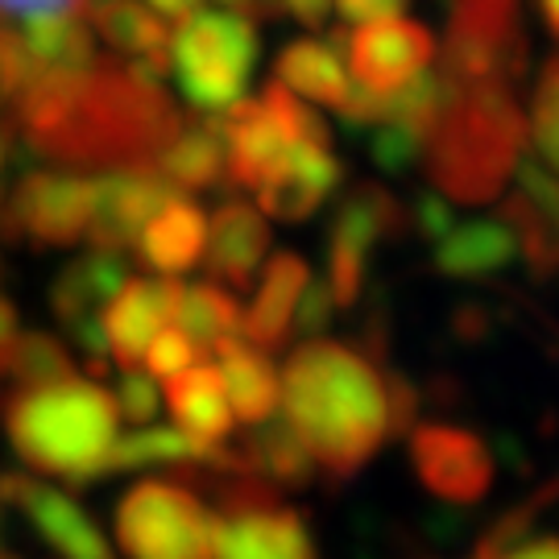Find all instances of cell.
<instances>
[{
  "mask_svg": "<svg viewBox=\"0 0 559 559\" xmlns=\"http://www.w3.org/2000/svg\"><path fill=\"white\" fill-rule=\"evenodd\" d=\"M240 460H245V473H253L261 480H278V485H307L311 480V456L286 423H258Z\"/></svg>",
  "mask_w": 559,
  "mask_h": 559,
  "instance_id": "obj_31",
  "label": "cell"
},
{
  "mask_svg": "<svg viewBox=\"0 0 559 559\" xmlns=\"http://www.w3.org/2000/svg\"><path fill=\"white\" fill-rule=\"evenodd\" d=\"M170 323L195 348H216L224 336H240L237 299L228 290H221V286H212V282L179 286L175 290V307H170Z\"/></svg>",
  "mask_w": 559,
  "mask_h": 559,
  "instance_id": "obj_30",
  "label": "cell"
},
{
  "mask_svg": "<svg viewBox=\"0 0 559 559\" xmlns=\"http://www.w3.org/2000/svg\"><path fill=\"white\" fill-rule=\"evenodd\" d=\"M526 71L522 0H456L440 75L452 83H514Z\"/></svg>",
  "mask_w": 559,
  "mask_h": 559,
  "instance_id": "obj_8",
  "label": "cell"
},
{
  "mask_svg": "<svg viewBox=\"0 0 559 559\" xmlns=\"http://www.w3.org/2000/svg\"><path fill=\"white\" fill-rule=\"evenodd\" d=\"M4 108L25 154L80 170L150 166L182 129L162 75L104 55L75 75L25 83Z\"/></svg>",
  "mask_w": 559,
  "mask_h": 559,
  "instance_id": "obj_1",
  "label": "cell"
},
{
  "mask_svg": "<svg viewBox=\"0 0 559 559\" xmlns=\"http://www.w3.org/2000/svg\"><path fill=\"white\" fill-rule=\"evenodd\" d=\"M369 158L378 162V170L402 175V170H411L423 158V141L411 129L394 124V120H381L378 133L369 138Z\"/></svg>",
  "mask_w": 559,
  "mask_h": 559,
  "instance_id": "obj_33",
  "label": "cell"
},
{
  "mask_svg": "<svg viewBox=\"0 0 559 559\" xmlns=\"http://www.w3.org/2000/svg\"><path fill=\"white\" fill-rule=\"evenodd\" d=\"M96 179L75 170H25L0 203L4 237L34 249H67L87 233Z\"/></svg>",
  "mask_w": 559,
  "mask_h": 559,
  "instance_id": "obj_10",
  "label": "cell"
},
{
  "mask_svg": "<svg viewBox=\"0 0 559 559\" xmlns=\"http://www.w3.org/2000/svg\"><path fill=\"white\" fill-rule=\"evenodd\" d=\"M166 50H170V71L179 80L182 96L203 112H224L245 96L261 38L253 21L240 13L191 9L170 29Z\"/></svg>",
  "mask_w": 559,
  "mask_h": 559,
  "instance_id": "obj_5",
  "label": "cell"
},
{
  "mask_svg": "<svg viewBox=\"0 0 559 559\" xmlns=\"http://www.w3.org/2000/svg\"><path fill=\"white\" fill-rule=\"evenodd\" d=\"M501 559H559V539H531L522 547H510Z\"/></svg>",
  "mask_w": 559,
  "mask_h": 559,
  "instance_id": "obj_42",
  "label": "cell"
},
{
  "mask_svg": "<svg viewBox=\"0 0 559 559\" xmlns=\"http://www.w3.org/2000/svg\"><path fill=\"white\" fill-rule=\"evenodd\" d=\"M332 295H328V286H302L299 295V307H295V323H290V332H299V336H320L328 316H332Z\"/></svg>",
  "mask_w": 559,
  "mask_h": 559,
  "instance_id": "obj_37",
  "label": "cell"
},
{
  "mask_svg": "<svg viewBox=\"0 0 559 559\" xmlns=\"http://www.w3.org/2000/svg\"><path fill=\"white\" fill-rule=\"evenodd\" d=\"M216 357H221V381L228 406H233V419H240L245 427H258V423L274 419V406H278V373L270 357L253 348L245 336H224L216 344Z\"/></svg>",
  "mask_w": 559,
  "mask_h": 559,
  "instance_id": "obj_23",
  "label": "cell"
},
{
  "mask_svg": "<svg viewBox=\"0 0 559 559\" xmlns=\"http://www.w3.org/2000/svg\"><path fill=\"white\" fill-rule=\"evenodd\" d=\"M83 21L100 34L120 59L141 62L150 67L154 75H166L170 71V29L162 25V17L150 9V4H138V0H100L92 4Z\"/></svg>",
  "mask_w": 559,
  "mask_h": 559,
  "instance_id": "obj_22",
  "label": "cell"
},
{
  "mask_svg": "<svg viewBox=\"0 0 559 559\" xmlns=\"http://www.w3.org/2000/svg\"><path fill=\"white\" fill-rule=\"evenodd\" d=\"M13 332H17V307L0 295V344L13 336Z\"/></svg>",
  "mask_w": 559,
  "mask_h": 559,
  "instance_id": "obj_45",
  "label": "cell"
},
{
  "mask_svg": "<svg viewBox=\"0 0 559 559\" xmlns=\"http://www.w3.org/2000/svg\"><path fill=\"white\" fill-rule=\"evenodd\" d=\"M203 240H207V221H203L200 203L166 200L141 228L138 253L150 270H158L162 278H175L182 270H191L203 258Z\"/></svg>",
  "mask_w": 559,
  "mask_h": 559,
  "instance_id": "obj_25",
  "label": "cell"
},
{
  "mask_svg": "<svg viewBox=\"0 0 559 559\" xmlns=\"http://www.w3.org/2000/svg\"><path fill=\"white\" fill-rule=\"evenodd\" d=\"M175 290H179L175 278H124V286L108 299L100 328L108 340V357L120 369H138L145 344L170 323Z\"/></svg>",
  "mask_w": 559,
  "mask_h": 559,
  "instance_id": "obj_17",
  "label": "cell"
},
{
  "mask_svg": "<svg viewBox=\"0 0 559 559\" xmlns=\"http://www.w3.org/2000/svg\"><path fill=\"white\" fill-rule=\"evenodd\" d=\"M216 559H316V547L299 514L278 506L265 480L237 473L221 493Z\"/></svg>",
  "mask_w": 559,
  "mask_h": 559,
  "instance_id": "obj_9",
  "label": "cell"
},
{
  "mask_svg": "<svg viewBox=\"0 0 559 559\" xmlns=\"http://www.w3.org/2000/svg\"><path fill=\"white\" fill-rule=\"evenodd\" d=\"M535 141L559 170V59L543 71L539 92H535Z\"/></svg>",
  "mask_w": 559,
  "mask_h": 559,
  "instance_id": "obj_35",
  "label": "cell"
},
{
  "mask_svg": "<svg viewBox=\"0 0 559 559\" xmlns=\"http://www.w3.org/2000/svg\"><path fill=\"white\" fill-rule=\"evenodd\" d=\"M519 258L514 233L501 221H452L436 237V265L448 278H489Z\"/></svg>",
  "mask_w": 559,
  "mask_h": 559,
  "instance_id": "obj_26",
  "label": "cell"
},
{
  "mask_svg": "<svg viewBox=\"0 0 559 559\" xmlns=\"http://www.w3.org/2000/svg\"><path fill=\"white\" fill-rule=\"evenodd\" d=\"M166 402L170 415L179 423V431H187L200 443H224L233 431V406L224 394L221 369L195 360L191 369H182L175 378H166Z\"/></svg>",
  "mask_w": 559,
  "mask_h": 559,
  "instance_id": "obj_24",
  "label": "cell"
},
{
  "mask_svg": "<svg viewBox=\"0 0 559 559\" xmlns=\"http://www.w3.org/2000/svg\"><path fill=\"white\" fill-rule=\"evenodd\" d=\"M0 162H4V129H0Z\"/></svg>",
  "mask_w": 559,
  "mask_h": 559,
  "instance_id": "obj_48",
  "label": "cell"
},
{
  "mask_svg": "<svg viewBox=\"0 0 559 559\" xmlns=\"http://www.w3.org/2000/svg\"><path fill=\"white\" fill-rule=\"evenodd\" d=\"M216 4H228V13H240V17H274L278 13V0H216Z\"/></svg>",
  "mask_w": 559,
  "mask_h": 559,
  "instance_id": "obj_43",
  "label": "cell"
},
{
  "mask_svg": "<svg viewBox=\"0 0 559 559\" xmlns=\"http://www.w3.org/2000/svg\"><path fill=\"white\" fill-rule=\"evenodd\" d=\"M411 460L419 480L443 501H480L493 485V456L489 448L464 431V427H440L427 423L411 436Z\"/></svg>",
  "mask_w": 559,
  "mask_h": 559,
  "instance_id": "obj_14",
  "label": "cell"
},
{
  "mask_svg": "<svg viewBox=\"0 0 559 559\" xmlns=\"http://www.w3.org/2000/svg\"><path fill=\"white\" fill-rule=\"evenodd\" d=\"M539 9H543V21L559 34V0H539Z\"/></svg>",
  "mask_w": 559,
  "mask_h": 559,
  "instance_id": "obj_46",
  "label": "cell"
},
{
  "mask_svg": "<svg viewBox=\"0 0 559 559\" xmlns=\"http://www.w3.org/2000/svg\"><path fill=\"white\" fill-rule=\"evenodd\" d=\"M302 286H307V261L295 258V253L270 258L249 316H240V336L249 340L253 348H261V353L282 348L290 340V323H295Z\"/></svg>",
  "mask_w": 559,
  "mask_h": 559,
  "instance_id": "obj_21",
  "label": "cell"
},
{
  "mask_svg": "<svg viewBox=\"0 0 559 559\" xmlns=\"http://www.w3.org/2000/svg\"><path fill=\"white\" fill-rule=\"evenodd\" d=\"M402 228V207L381 187L360 182L357 191L336 207L328 233V295L336 307H353L365 286L369 258L385 237Z\"/></svg>",
  "mask_w": 559,
  "mask_h": 559,
  "instance_id": "obj_11",
  "label": "cell"
},
{
  "mask_svg": "<svg viewBox=\"0 0 559 559\" xmlns=\"http://www.w3.org/2000/svg\"><path fill=\"white\" fill-rule=\"evenodd\" d=\"M175 195H179V187H170L154 166H117L112 175L96 179V200H92L83 237L104 253H120V249L138 245L150 216Z\"/></svg>",
  "mask_w": 559,
  "mask_h": 559,
  "instance_id": "obj_13",
  "label": "cell"
},
{
  "mask_svg": "<svg viewBox=\"0 0 559 559\" xmlns=\"http://www.w3.org/2000/svg\"><path fill=\"white\" fill-rule=\"evenodd\" d=\"M340 55H348V67L365 92H399L436 59V38L419 21L381 17L365 21L357 29H336Z\"/></svg>",
  "mask_w": 559,
  "mask_h": 559,
  "instance_id": "obj_12",
  "label": "cell"
},
{
  "mask_svg": "<svg viewBox=\"0 0 559 559\" xmlns=\"http://www.w3.org/2000/svg\"><path fill=\"white\" fill-rule=\"evenodd\" d=\"M195 360H203V348H195L179 328H162L158 336L145 344V353H141V365L154 378H175L182 369H191Z\"/></svg>",
  "mask_w": 559,
  "mask_h": 559,
  "instance_id": "obj_34",
  "label": "cell"
},
{
  "mask_svg": "<svg viewBox=\"0 0 559 559\" xmlns=\"http://www.w3.org/2000/svg\"><path fill=\"white\" fill-rule=\"evenodd\" d=\"M117 539L129 559H216V514L182 485L141 480L117 506Z\"/></svg>",
  "mask_w": 559,
  "mask_h": 559,
  "instance_id": "obj_7",
  "label": "cell"
},
{
  "mask_svg": "<svg viewBox=\"0 0 559 559\" xmlns=\"http://www.w3.org/2000/svg\"><path fill=\"white\" fill-rule=\"evenodd\" d=\"M75 373V360L50 332H13L0 344V378L17 385H41Z\"/></svg>",
  "mask_w": 559,
  "mask_h": 559,
  "instance_id": "obj_32",
  "label": "cell"
},
{
  "mask_svg": "<svg viewBox=\"0 0 559 559\" xmlns=\"http://www.w3.org/2000/svg\"><path fill=\"white\" fill-rule=\"evenodd\" d=\"M519 191L501 207V224L535 274L559 270V179L535 158H519Z\"/></svg>",
  "mask_w": 559,
  "mask_h": 559,
  "instance_id": "obj_16",
  "label": "cell"
},
{
  "mask_svg": "<svg viewBox=\"0 0 559 559\" xmlns=\"http://www.w3.org/2000/svg\"><path fill=\"white\" fill-rule=\"evenodd\" d=\"M0 506H17L59 559H112V547L104 543L100 526L80 510V501L41 480L0 473Z\"/></svg>",
  "mask_w": 559,
  "mask_h": 559,
  "instance_id": "obj_15",
  "label": "cell"
},
{
  "mask_svg": "<svg viewBox=\"0 0 559 559\" xmlns=\"http://www.w3.org/2000/svg\"><path fill=\"white\" fill-rule=\"evenodd\" d=\"M344 21H381V17H399L402 9H406V0H336Z\"/></svg>",
  "mask_w": 559,
  "mask_h": 559,
  "instance_id": "obj_38",
  "label": "cell"
},
{
  "mask_svg": "<svg viewBox=\"0 0 559 559\" xmlns=\"http://www.w3.org/2000/svg\"><path fill=\"white\" fill-rule=\"evenodd\" d=\"M506 556V547H498V543H489V539H480V547L473 551V559H501Z\"/></svg>",
  "mask_w": 559,
  "mask_h": 559,
  "instance_id": "obj_47",
  "label": "cell"
},
{
  "mask_svg": "<svg viewBox=\"0 0 559 559\" xmlns=\"http://www.w3.org/2000/svg\"><path fill=\"white\" fill-rule=\"evenodd\" d=\"M270 249V228L261 221V212L245 200H224L212 216L203 253H207V270L216 278L233 282L237 290L253 286L258 265Z\"/></svg>",
  "mask_w": 559,
  "mask_h": 559,
  "instance_id": "obj_19",
  "label": "cell"
},
{
  "mask_svg": "<svg viewBox=\"0 0 559 559\" xmlns=\"http://www.w3.org/2000/svg\"><path fill=\"white\" fill-rule=\"evenodd\" d=\"M526 141L522 117L510 83H452L431 133L423 141V158L431 182L456 203L493 200L514 175Z\"/></svg>",
  "mask_w": 559,
  "mask_h": 559,
  "instance_id": "obj_3",
  "label": "cell"
},
{
  "mask_svg": "<svg viewBox=\"0 0 559 559\" xmlns=\"http://www.w3.org/2000/svg\"><path fill=\"white\" fill-rule=\"evenodd\" d=\"M59 9H75V0H0V13H59Z\"/></svg>",
  "mask_w": 559,
  "mask_h": 559,
  "instance_id": "obj_40",
  "label": "cell"
},
{
  "mask_svg": "<svg viewBox=\"0 0 559 559\" xmlns=\"http://www.w3.org/2000/svg\"><path fill=\"white\" fill-rule=\"evenodd\" d=\"M278 83L290 87V92H302L307 100L323 104V108H340L353 87H348L344 67H340L336 34H332V41H316V38L290 41L278 55Z\"/></svg>",
  "mask_w": 559,
  "mask_h": 559,
  "instance_id": "obj_29",
  "label": "cell"
},
{
  "mask_svg": "<svg viewBox=\"0 0 559 559\" xmlns=\"http://www.w3.org/2000/svg\"><path fill=\"white\" fill-rule=\"evenodd\" d=\"M117 399L83 378L17 385L4 402V436L34 473L92 485L117 443Z\"/></svg>",
  "mask_w": 559,
  "mask_h": 559,
  "instance_id": "obj_4",
  "label": "cell"
},
{
  "mask_svg": "<svg viewBox=\"0 0 559 559\" xmlns=\"http://www.w3.org/2000/svg\"><path fill=\"white\" fill-rule=\"evenodd\" d=\"M200 0H150V9L154 13H166V17H182V13H191Z\"/></svg>",
  "mask_w": 559,
  "mask_h": 559,
  "instance_id": "obj_44",
  "label": "cell"
},
{
  "mask_svg": "<svg viewBox=\"0 0 559 559\" xmlns=\"http://www.w3.org/2000/svg\"><path fill=\"white\" fill-rule=\"evenodd\" d=\"M286 427L299 436L307 456L332 477H353L394 440L415 415L411 385L373 360L336 344L307 340L286 360Z\"/></svg>",
  "mask_w": 559,
  "mask_h": 559,
  "instance_id": "obj_2",
  "label": "cell"
},
{
  "mask_svg": "<svg viewBox=\"0 0 559 559\" xmlns=\"http://www.w3.org/2000/svg\"><path fill=\"white\" fill-rule=\"evenodd\" d=\"M340 182V162L320 141H302L278 175L258 187V207L278 221H307Z\"/></svg>",
  "mask_w": 559,
  "mask_h": 559,
  "instance_id": "obj_18",
  "label": "cell"
},
{
  "mask_svg": "<svg viewBox=\"0 0 559 559\" xmlns=\"http://www.w3.org/2000/svg\"><path fill=\"white\" fill-rule=\"evenodd\" d=\"M224 133V170L237 187L258 191L278 175L302 141L328 145V124L282 83H270L258 100H237L216 112Z\"/></svg>",
  "mask_w": 559,
  "mask_h": 559,
  "instance_id": "obj_6",
  "label": "cell"
},
{
  "mask_svg": "<svg viewBox=\"0 0 559 559\" xmlns=\"http://www.w3.org/2000/svg\"><path fill=\"white\" fill-rule=\"evenodd\" d=\"M415 221H419L423 237L436 240L440 233H448V224L456 221V212L443 200H436V195H427V200H419V207H415Z\"/></svg>",
  "mask_w": 559,
  "mask_h": 559,
  "instance_id": "obj_39",
  "label": "cell"
},
{
  "mask_svg": "<svg viewBox=\"0 0 559 559\" xmlns=\"http://www.w3.org/2000/svg\"><path fill=\"white\" fill-rule=\"evenodd\" d=\"M282 9H290L299 21H307V25H320L323 17H328V9H332V0H278Z\"/></svg>",
  "mask_w": 559,
  "mask_h": 559,
  "instance_id": "obj_41",
  "label": "cell"
},
{
  "mask_svg": "<svg viewBox=\"0 0 559 559\" xmlns=\"http://www.w3.org/2000/svg\"><path fill=\"white\" fill-rule=\"evenodd\" d=\"M124 278H129V270H124L120 253L96 249V253L71 261V265L62 270L59 282L50 286V307H55V316H59L67 328H75V323H83V320H96L104 302L124 286Z\"/></svg>",
  "mask_w": 559,
  "mask_h": 559,
  "instance_id": "obj_28",
  "label": "cell"
},
{
  "mask_svg": "<svg viewBox=\"0 0 559 559\" xmlns=\"http://www.w3.org/2000/svg\"><path fill=\"white\" fill-rule=\"evenodd\" d=\"M0 559H9V556H0Z\"/></svg>",
  "mask_w": 559,
  "mask_h": 559,
  "instance_id": "obj_49",
  "label": "cell"
},
{
  "mask_svg": "<svg viewBox=\"0 0 559 559\" xmlns=\"http://www.w3.org/2000/svg\"><path fill=\"white\" fill-rule=\"evenodd\" d=\"M162 179L182 191H207V187H221L228 179L224 170V133L216 112L207 120H195L175 133V141L162 150L158 158L150 162Z\"/></svg>",
  "mask_w": 559,
  "mask_h": 559,
  "instance_id": "obj_27",
  "label": "cell"
},
{
  "mask_svg": "<svg viewBox=\"0 0 559 559\" xmlns=\"http://www.w3.org/2000/svg\"><path fill=\"white\" fill-rule=\"evenodd\" d=\"M117 411H124L129 423H150L158 415V381L138 373V369H124L117 390Z\"/></svg>",
  "mask_w": 559,
  "mask_h": 559,
  "instance_id": "obj_36",
  "label": "cell"
},
{
  "mask_svg": "<svg viewBox=\"0 0 559 559\" xmlns=\"http://www.w3.org/2000/svg\"><path fill=\"white\" fill-rule=\"evenodd\" d=\"M158 464H207L221 473H245L240 452H228L221 443L191 440L179 427H141L124 440L117 436L104 473H133V468H158Z\"/></svg>",
  "mask_w": 559,
  "mask_h": 559,
  "instance_id": "obj_20",
  "label": "cell"
}]
</instances>
